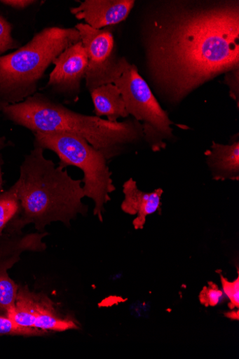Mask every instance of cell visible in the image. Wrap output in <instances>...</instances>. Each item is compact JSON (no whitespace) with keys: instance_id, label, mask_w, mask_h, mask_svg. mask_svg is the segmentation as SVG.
<instances>
[{"instance_id":"cell-9","label":"cell","mask_w":239,"mask_h":359,"mask_svg":"<svg viewBox=\"0 0 239 359\" xmlns=\"http://www.w3.org/2000/svg\"><path fill=\"white\" fill-rule=\"evenodd\" d=\"M48 234L36 233L27 235L6 233L0 237V314L6 316L15 306L19 285L10 277L8 271L20 260L26 251L43 252V242Z\"/></svg>"},{"instance_id":"cell-2","label":"cell","mask_w":239,"mask_h":359,"mask_svg":"<svg viewBox=\"0 0 239 359\" xmlns=\"http://www.w3.org/2000/svg\"><path fill=\"white\" fill-rule=\"evenodd\" d=\"M43 148L34 147L20 168L14 184L20 202V213L10 224L8 234H21L27 224L38 233L56 222L71 226L79 215L86 216L88 206L83 203L86 195L82 180L74 179L65 170L47 158Z\"/></svg>"},{"instance_id":"cell-13","label":"cell","mask_w":239,"mask_h":359,"mask_svg":"<svg viewBox=\"0 0 239 359\" xmlns=\"http://www.w3.org/2000/svg\"><path fill=\"white\" fill-rule=\"evenodd\" d=\"M207 165L215 181L239 180V138L232 136L228 144L213 142L204 153Z\"/></svg>"},{"instance_id":"cell-5","label":"cell","mask_w":239,"mask_h":359,"mask_svg":"<svg viewBox=\"0 0 239 359\" xmlns=\"http://www.w3.org/2000/svg\"><path fill=\"white\" fill-rule=\"evenodd\" d=\"M33 136L34 147L50 150L57 155L60 168L73 166L83 172L86 197L93 201V214L102 222L106 205L111 200V194L116 189L105 156L75 135L51 133H35Z\"/></svg>"},{"instance_id":"cell-17","label":"cell","mask_w":239,"mask_h":359,"mask_svg":"<svg viewBox=\"0 0 239 359\" xmlns=\"http://www.w3.org/2000/svg\"><path fill=\"white\" fill-rule=\"evenodd\" d=\"M13 26L2 15H0V55L7 51L20 48L21 44L12 36Z\"/></svg>"},{"instance_id":"cell-4","label":"cell","mask_w":239,"mask_h":359,"mask_svg":"<svg viewBox=\"0 0 239 359\" xmlns=\"http://www.w3.org/2000/svg\"><path fill=\"white\" fill-rule=\"evenodd\" d=\"M80 41L76 27H48L16 51L0 56V112L36 93L50 65Z\"/></svg>"},{"instance_id":"cell-18","label":"cell","mask_w":239,"mask_h":359,"mask_svg":"<svg viewBox=\"0 0 239 359\" xmlns=\"http://www.w3.org/2000/svg\"><path fill=\"white\" fill-rule=\"evenodd\" d=\"M224 292L214 283H209L200 292L199 300L206 307H215L224 300Z\"/></svg>"},{"instance_id":"cell-11","label":"cell","mask_w":239,"mask_h":359,"mask_svg":"<svg viewBox=\"0 0 239 359\" xmlns=\"http://www.w3.org/2000/svg\"><path fill=\"white\" fill-rule=\"evenodd\" d=\"M135 4L134 0H85L70 11L92 28L102 29L126 20Z\"/></svg>"},{"instance_id":"cell-6","label":"cell","mask_w":239,"mask_h":359,"mask_svg":"<svg viewBox=\"0 0 239 359\" xmlns=\"http://www.w3.org/2000/svg\"><path fill=\"white\" fill-rule=\"evenodd\" d=\"M113 83L121 91L129 115L142 123L145 142L153 151L165 149V141L175 140L172 125L184 129V126L170 119L135 65L128 61L121 75Z\"/></svg>"},{"instance_id":"cell-14","label":"cell","mask_w":239,"mask_h":359,"mask_svg":"<svg viewBox=\"0 0 239 359\" xmlns=\"http://www.w3.org/2000/svg\"><path fill=\"white\" fill-rule=\"evenodd\" d=\"M90 93L95 116H107L111 122L129 117L121 91L114 83L102 85Z\"/></svg>"},{"instance_id":"cell-3","label":"cell","mask_w":239,"mask_h":359,"mask_svg":"<svg viewBox=\"0 0 239 359\" xmlns=\"http://www.w3.org/2000/svg\"><path fill=\"white\" fill-rule=\"evenodd\" d=\"M1 112L7 120L32 134L65 133L81 137L108 161L145 142L143 125L133 118L111 122L84 115L38 92Z\"/></svg>"},{"instance_id":"cell-1","label":"cell","mask_w":239,"mask_h":359,"mask_svg":"<svg viewBox=\"0 0 239 359\" xmlns=\"http://www.w3.org/2000/svg\"><path fill=\"white\" fill-rule=\"evenodd\" d=\"M142 27L148 79L170 107L239 69L238 0L155 1Z\"/></svg>"},{"instance_id":"cell-10","label":"cell","mask_w":239,"mask_h":359,"mask_svg":"<svg viewBox=\"0 0 239 359\" xmlns=\"http://www.w3.org/2000/svg\"><path fill=\"white\" fill-rule=\"evenodd\" d=\"M88 63V56L81 41L68 47L54 60L55 68L45 88L67 100L77 101Z\"/></svg>"},{"instance_id":"cell-19","label":"cell","mask_w":239,"mask_h":359,"mask_svg":"<svg viewBox=\"0 0 239 359\" xmlns=\"http://www.w3.org/2000/svg\"><path fill=\"white\" fill-rule=\"evenodd\" d=\"M222 290L224 296L229 300L228 307L231 309H237L239 307V276L235 280L228 281L226 278L221 276Z\"/></svg>"},{"instance_id":"cell-23","label":"cell","mask_w":239,"mask_h":359,"mask_svg":"<svg viewBox=\"0 0 239 359\" xmlns=\"http://www.w3.org/2000/svg\"><path fill=\"white\" fill-rule=\"evenodd\" d=\"M226 316L232 320H238V310H237L235 312H229L226 314Z\"/></svg>"},{"instance_id":"cell-15","label":"cell","mask_w":239,"mask_h":359,"mask_svg":"<svg viewBox=\"0 0 239 359\" xmlns=\"http://www.w3.org/2000/svg\"><path fill=\"white\" fill-rule=\"evenodd\" d=\"M20 202L15 185L0 192V237L5 235L10 224L20 213Z\"/></svg>"},{"instance_id":"cell-8","label":"cell","mask_w":239,"mask_h":359,"mask_svg":"<svg viewBox=\"0 0 239 359\" xmlns=\"http://www.w3.org/2000/svg\"><path fill=\"white\" fill-rule=\"evenodd\" d=\"M6 316L25 327L47 332H63L79 329L74 320L62 316L57 311L48 297L34 292L23 285H19L15 306Z\"/></svg>"},{"instance_id":"cell-16","label":"cell","mask_w":239,"mask_h":359,"mask_svg":"<svg viewBox=\"0 0 239 359\" xmlns=\"http://www.w3.org/2000/svg\"><path fill=\"white\" fill-rule=\"evenodd\" d=\"M48 332L37 329L25 327L6 316L0 314V336H23V337H41Z\"/></svg>"},{"instance_id":"cell-12","label":"cell","mask_w":239,"mask_h":359,"mask_svg":"<svg viewBox=\"0 0 239 359\" xmlns=\"http://www.w3.org/2000/svg\"><path fill=\"white\" fill-rule=\"evenodd\" d=\"M124 200L121 204V210L130 215H136L132 221L134 229L143 230L148 216L156 212L161 213V198L163 190L161 188L151 192L139 189L132 178H130L123 184Z\"/></svg>"},{"instance_id":"cell-21","label":"cell","mask_w":239,"mask_h":359,"mask_svg":"<svg viewBox=\"0 0 239 359\" xmlns=\"http://www.w3.org/2000/svg\"><path fill=\"white\" fill-rule=\"evenodd\" d=\"M13 144L8 141L5 136H0V192L4 191V179L3 167L5 164L3 151L8 147H11Z\"/></svg>"},{"instance_id":"cell-7","label":"cell","mask_w":239,"mask_h":359,"mask_svg":"<svg viewBox=\"0 0 239 359\" xmlns=\"http://www.w3.org/2000/svg\"><path fill=\"white\" fill-rule=\"evenodd\" d=\"M81 41L88 56L86 88L90 92L102 85L113 83L121 75L128 60L116 53L115 41L109 27L95 29L78 23Z\"/></svg>"},{"instance_id":"cell-20","label":"cell","mask_w":239,"mask_h":359,"mask_svg":"<svg viewBox=\"0 0 239 359\" xmlns=\"http://www.w3.org/2000/svg\"><path fill=\"white\" fill-rule=\"evenodd\" d=\"M224 83L229 89V95L239 107V69L232 70L224 74Z\"/></svg>"},{"instance_id":"cell-22","label":"cell","mask_w":239,"mask_h":359,"mask_svg":"<svg viewBox=\"0 0 239 359\" xmlns=\"http://www.w3.org/2000/svg\"><path fill=\"white\" fill-rule=\"evenodd\" d=\"M36 3V1L34 0H1L0 1V4L17 10L26 9Z\"/></svg>"}]
</instances>
